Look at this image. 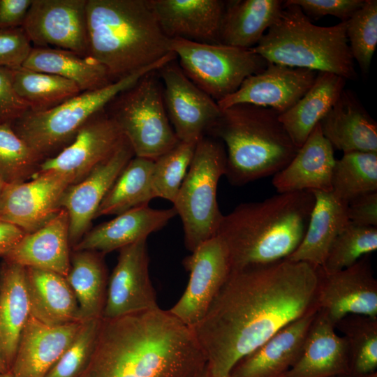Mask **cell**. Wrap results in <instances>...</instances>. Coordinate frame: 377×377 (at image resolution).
<instances>
[{"label": "cell", "mask_w": 377, "mask_h": 377, "mask_svg": "<svg viewBox=\"0 0 377 377\" xmlns=\"http://www.w3.org/2000/svg\"><path fill=\"white\" fill-rule=\"evenodd\" d=\"M318 267L283 260L231 270L192 330L210 377H228L235 365L282 328L317 310Z\"/></svg>", "instance_id": "cell-1"}, {"label": "cell", "mask_w": 377, "mask_h": 377, "mask_svg": "<svg viewBox=\"0 0 377 377\" xmlns=\"http://www.w3.org/2000/svg\"><path fill=\"white\" fill-rule=\"evenodd\" d=\"M206 368L192 329L159 307L101 318L94 352L80 377H193Z\"/></svg>", "instance_id": "cell-2"}, {"label": "cell", "mask_w": 377, "mask_h": 377, "mask_svg": "<svg viewBox=\"0 0 377 377\" xmlns=\"http://www.w3.org/2000/svg\"><path fill=\"white\" fill-rule=\"evenodd\" d=\"M314 202L310 190L278 193L223 215L216 235L226 247L231 270L286 259L304 236Z\"/></svg>", "instance_id": "cell-3"}, {"label": "cell", "mask_w": 377, "mask_h": 377, "mask_svg": "<svg viewBox=\"0 0 377 377\" xmlns=\"http://www.w3.org/2000/svg\"><path fill=\"white\" fill-rule=\"evenodd\" d=\"M86 13L89 56L113 82L172 52L148 0H87Z\"/></svg>", "instance_id": "cell-4"}, {"label": "cell", "mask_w": 377, "mask_h": 377, "mask_svg": "<svg viewBox=\"0 0 377 377\" xmlns=\"http://www.w3.org/2000/svg\"><path fill=\"white\" fill-rule=\"evenodd\" d=\"M207 135L226 145L229 182L242 186L274 175L295 157L297 147L279 120L266 107L237 104L221 110Z\"/></svg>", "instance_id": "cell-5"}, {"label": "cell", "mask_w": 377, "mask_h": 377, "mask_svg": "<svg viewBox=\"0 0 377 377\" xmlns=\"http://www.w3.org/2000/svg\"><path fill=\"white\" fill-rule=\"evenodd\" d=\"M251 49L268 63L331 73L346 80L357 77L346 21L315 25L295 5H283L276 21Z\"/></svg>", "instance_id": "cell-6"}, {"label": "cell", "mask_w": 377, "mask_h": 377, "mask_svg": "<svg viewBox=\"0 0 377 377\" xmlns=\"http://www.w3.org/2000/svg\"><path fill=\"white\" fill-rule=\"evenodd\" d=\"M175 59L170 52L158 62L93 91H82L62 103L43 111L28 110L12 122L14 131L44 159L68 145L78 131L119 93L145 74L157 71Z\"/></svg>", "instance_id": "cell-7"}, {"label": "cell", "mask_w": 377, "mask_h": 377, "mask_svg": "<svg viewBox=\"0 0 377 377\" xmlns=\"http://www.w3.org/2000/svg\"><path fill=\"white\" fill-rule=\"evenodd\" d=\"M226 151L221 141L205 135L196 143L172 203L182 220L185 246L191 252L216 235L223 216L217 202V187L226 175Z\"/></svg>", "instance_id": "cell-8"}, {"label": "cell", "mask_w": 377, "mask_h": 377, "mask_svg": "<svg viewBox=\"0 0 377 377\" xmlns=\"http://www.w3.org/2000/svg\"><path fill=\"white\" fill-rule=\"evenodd\" d=\"M157 71L145 74L105 108L135 156L152 161L179 142L166 112L163 84Z\"/></svg>", "instance_id": "cell-9"}, {"label": "cell", "mask_w": 377, "mask_h": 377, "mask_svg": "<svg viewBox=\"0 0 377 377\" xmlns=\"http://www.w3.org/2000/svg\"><path fill=\"white\" fill-rule=\"evenodd\" d=\"M170 47L186 77L216 102L233 94L246 77L268 64L251 48L182 38L170 39Z\"/></svg>", "instance_id": "cell-10"}, {"label": "cell", "mask_w": 377, "mask_h": 377, "mask_svg": "<svg viewBox=\"0 0 377 377\" xmlns=\"http://www.w3.org/2000/svg\"><path fill=\"white\" fill-rule=\"evenodd\" d=\"M183 265L189 272V280L168 311L192 329L206 314L228 279L231 265L226 247L216 235L198 246Z\"/></svg>", "instance_id": "cell-11"}, {"label": "cell", "mask_w": 377, "mask_h": 377, "mask_svg": "<svg viewBox=\"0 0 377 377\" xmlns=\"http://www.w3.org/2000/svg\"><path fill=\"white\" fill-rule=\"evenodd\" d=\"M176 59L157 71L163 84L164 104L179 142L196 144L207 135L222 110L216 101L186 77Z\"/></svg>", "instance_id": "cell-12"}, {"label": "cell", "mask_w": 377, "mask_h": 377, "mask_svg": "<svg viewBox=\"0 0 377 377\" xmlns=\"http://www.w3.org/2000/svg\"><path fill=\"white\" fill-rule=\"evenodd\" d=\"M87 0H32L22 24L31 43L89 56Z\"/></svg>", "instance_id": "cell-13"}, {"label": "cell", "mask_w": 377, "mask_h": 377, "mask_svg": "<svg viewBox=\"0 0 377 377\" xmlns=\"http://www.w3.org/2000/svg\"><path fill=\"white\" fill-rule=\"evenodd\" d=\"M318 274L317 310L334 325L351 314L377 317V281L369 255L332 273L318 267Z\"/></svg>", "instance_id": "cell-14"}, {"label": "cell", "mask_w": 377, "mask_h": 377, "mask_svg": "<svg viewBox=\"0 0 377 377\" xmlns=\"http://www.w3.org/2000/svg\"><path fill=\"white\" fill-rule=\"evenodd\" d=\"M119 251L117 265L108 281L103 319L159 308L149 276L147 239Z\"/></svg>", "instance_id": "cell-15"}, {"label": "cell", "mask_w": 377, "mask_h": 377, "mask_svg": "<svg viewBox=\"0 0 377 377\" xmlns=\"http://www.w3.org/2000/svg\"><path fill=\"white\" fill-rule=\"evenodd\" d=\"M72 184L66 175L37 172L29 181L6 184L2 195L0 220L15 225L25 234L44 226L62 209L60 198Z\"/></svg>", "instance_id": "cell-16"}, {"label": "cell", "mask_w": 377, "mask_h": 377, "mask_svg": "<svg viewBox=\"0 0 377 377\" xmlns=\"http://www.w3.org/2000/svg\"><path fill=\"white\" fill-rule=\"evenodd\" d=\"M125 139L104 108L84 124L68 145L56 155L44 159L38 172H59L75 184L108 158Z\"/></svg>", "instance_id": "cell-17"}, {"label": "cell", "mask_w": 377, "mask_h": 377, "mask_svg": "<svg viewBox=\"0 0 377 377\" xmlns=\"http://www.w3.org/2000/svg\"><path fill=\"white\" fill-rule=\"evenodd\" d=\"M135 156L126 139L105 160L97 165L84 179L70 184L59 202L68 215V238L71 249L89 230L91 221L114 181Z\"/></svg>", "instance_id": "cell-18"}, {"label": "cell", "mask_w": 377, "mask_h": 377, "mask_svg": "<svg viewBox=\"0 0 377 377\" xmlns=\"http://www.w3.org/2000/svg\"><path fill=\"white\" fill-rule=\"evenodd\" d=\"M317 71L268 63L260 72L246 77L233 94L217 101L224 110L237 104H250L285 112L313 84Z\"/></svg>", "instance_id": "cell-19"}, {"label": "cell", "mask_w": 377, "mask_h": 377, "mask_svg": "<svg viewBox=\"0 0 377 377\" xmlns=\"http://www.w3.org/2000/svg\"><path fill=\"white\" fill-rule=\"evenodd\" d=\"M163 33L170 39L219 44L226 1L148 0Z\"/></svg>", "instance_id": "cell-20"}, {"label": "cell", "mask_w": 377, "mask_h": 377, "mask_svg": "<svg viewBox=\"0 0 377 377\" xmlns=\"http://www.w3.org/2000/svg\"><path fill=\"white\" fill-rule=\"evenodd\" d=\"M317 312L318 310H313L282 328L260 347L241 359L228 377L283 376L300 356Z\"/></svg>", "instance_id": "cell-21"}, {"label": "cell", "mask_w": 377, "mask_h": 377, "mask_svg": "<svg viewBox=\"0 0 377 377\" xmlns=\"http://www.w3.org/2000/svg\"><path fill=\"white\" fill-rule=\"evenodd\" d=\"M81 324L49 326L30 315L10 371L15 377H44L71 343Z\"/></svg>", "instance_id": "cell-22"}, {"label": "cell", "mask_w": 377, "mask_h": 377, "mask_svg": "<svg viewBox=\"0 0 377 377\" xmlns=\"http://www.w3.org/2000/svg\"><path fill=\"white\" fill-rule=\"evenodd\" d=\"M177 215L172 207L157 209L149 205L138 207L102 223L89 230L72 248L102 254L119 250L147 237L161 228Z\"/></svg>", "instance_id": "cell-23"}, {"label": "cell", "mask_w": 377, "mask_h": 377, "mask_svg": "<svg viewBox=\"0 0 377 377\" xmlns=\"http://www.w3.org/2000/svg\"><path fill=\"white\" fill-rule=\"evenodd\" d=\"M350 376L346 339L323 314H317L309 328L300 356L281 377Z\"/></svg>", "instance_id": "cell-24"}, {"label": "cell", "mask_w": 377, "mask_h": 377, "mask_svg": "<svg viewBox=\"0 0 377 377\" xmlns=\"http://www.w3.org/2000/svg\"><path fill=\"white\" fill-rule=\"evenodd\" d=\"M68 215L62 209L44 226L22 238L2 258L24 267L51 271L66 276L71 266Z\"/></svg>", "instance_id": "cell-25"}, {"label": "cell", "mask_w": 377, "mask_h": 377, "mask_svg": "<svg viewBox=\"0 0 377 377\" xmlns=\"http://www.w3.org/2000/svg\"><path fill=\"white\" fill-rule=\"evenodd\" d=\"M335 161L334 148L318 123L293 160L274 175L272 184L278 193L331 191Z\"/></svg>", "instance_id": "cell-26"}, {"label": "cell", "mask_w": 377, "mask_h": 377, "mask_svg": "<svg viewBox=\"0 0 377 377\" xmlns=\"http://www.w3.org/2000/svg\"><path fill=\"white\" fill-rule=\"evenodd\" d=\"M319 124L333 148L343 154L377 153V124L350 90H343Z\"/></svg>", "instance_id": "cell-27"}, {"label": "cell", "mask_w": 377, "mask_h": 377, "mask_svg": "<svg viewBox=\"0 0 377 377\" xmlns=\"http://www.w3.org/2000/svg\"><path fill=\"white\" fill-rule=\"evenodd\" d=\"M30 315L26 267L3 260L0 265V354L9 370Z\"/></svg>", "instance_id": "cell-28"}, {"label": "cell", "mask_w": 377, "mask_h": 377, "mask_svg": "<svg viewBox=\"0 0 377 377\" xmlns=\"http://www.w3.org/2000/svg\"><path fill=\"white\" fill-rule=\"evenodd\" d=\"M315 202L304 236L286 260L321 267L333 241L348 223V205L331 191H312Z\"/></svg>", "instance_id": "cell-29"}, {"label": "cell", "mask_w": 377, "mask_h": 377, "mask_svg": "<svg viewBox=\"0 0 377 377\" xmlns=\"http://www.w3.org/2000/svg\"><path fill=\"white\" fill-rule=\"evenodd\" d=\"M30 313L49 326L82 322L77 299L65 276L26 267Z\"/></svg>", "instance_id": "cell-30"}, {"label": "cell", "mask_w": 377, "mask_h": 377, "mask_svg": "<svg viewBox=\"0 0 377 377\" xmlns=\"http://www.w3.org/2000/svg\"><path fill=\"white\" fill-rule=\"evenodd\" d=\"M283 8L281 0L226 1L220 43L246 49L254 47L276 21Z\"/></svg>", "instance_id": "cell-31"}, {"label": "cell", "mask_w": 377, "mask_h": 377, "mask_svg": "<svg viewBox=\"0 0 377 377\" xmlns=\"http://www.w3.org/2000/svg\"><path fill=\"white\" fill-rule=\"evenodd\" d=\"M346 80L339 75L318 72L305 94L279 120L294 145L300 148L315 126L326 115L345 89Z\"/></svg>", "instance_id": "cell-32"}, {"label": "cell", "mask_w": 377, "mask_h": 377, "mask_svg": "<svg viewBox=\"0 0 377 377\" xmlns=\"http://www.w3.org/2000/svg\"><path fill=\"white\" fill-rule=\"evenodd\" d=\"M22 67L56 75L76 84L81 91L114 82L106 68L90 56L54 47H33Z\"/></svg>", "instance_id": "cell-33"}, {"label": "cell", "mask_w": 377, "mask_h": 377, "mask_svg": "<svg viewBox=\"0 0 377 377\" xmlns=\"http://www.w3.org/2000/svg\"><path fill=\"white\" fill-rule=\"evenodd\" d=\"M103 254L89 250L72 251L66 279L78 303L82 322L102 318L108 274Z\"/></svg>", "instance_id": "cell-34"}, {"label": "cell", "mask_w": 377, "mask_h": 377, "mask_svg": "<svg viewBox=\"0 0 377 377\" xmlns=\"http://www.w3.org/2000/svg\"><path fill=\"white\" fill-rule=\"evenodd\" d=\"M154 161L134 156L119 175L101 203L96 217L118 215L149 205L155 198L151 184Z\"/></svg>", "instance_id": "cell-35"}, {"label": "cell", "mask_w": 377, "mask_h": 377, "mask_svg": "<svg viewBox=\"0 0 377 377\" xmlns=\"http://www.w3.org/2000/svg\"><path fill=\"white\" fill-rule=\"evenodd\" d=\"M13 85L17 95L35 112L49 110L82 92L72 81L24 67L13 69Z\"/></svg>", "instance_id": "cell-36"}, {"label": "cell", "mask_w": 377, "mask_h": 377, "mask_svg": "<svg viewBox=\"0 0 377 377\" xmlns=\"http://www.w3.org/2000/svg\"><path fill=\"white\" fill-rule=\"evenodd\" d=\"M331 187L334 196L347 205L362 195L377 191V153H344L335 161Z\"/></svg>", "instance_id": "cell-37"}, {"label": "cell", "mask_w": 377, "mask_h": 377, "mask_svg": "<svg viewBox=\"0 0 377 377\" xmlns=\"http://www.w3.org/2000/svg\"><path fill=\"white\" fill-rule=\"evenodd\" d=\"M334 327L348 347L350 376L359 377L376 371L377 317L348 315Z\"/></svg>", "instance_id": "cell-38"}, {"label": "cell", "mask_w": 377, "mask_h": 377, "mask_svg": "<svg viewBox=\"0 0 377 377\" xmlns=\"http://www.w3.org/2000/svg\"><path fill=\"white\" fill-rule=\"evenodd\" d=\"M43 160L17 135L11 123H0V177L6 184L32 178Z\"/></svg>", "instance_id": "cell-39"}, {"label": "cell", "mask_w": 377, "mask_h": 377, "mask_svg": "<svg viewBox=\"0 0 377 377\" xmlns=\"http://www.w3.org/2000/svg\"><path fill=\"white\" fill-rule=\"evenodd\" d=\"M376 249L377 228L359 226L349 221L333 241L320 268L325 273L338 272Z\"/></svg>", "instance_id": "cell-40"}, {"label": "cell", "mask_w": 377, "mask_h": 377, "mask_svg": "<svg viewBox=\"0 0 377 377\" xmlns=\"http://www.w3.org/2000/svg\"><path fill=\"white\" fill-rule=\"evenodd\" d=\"M195 145L179 142L154 161L151 184L156 198L174 202L192 161Z\"/></svg>", "instance_id": "cell-41"}, {"label": "cell", "mask_w": 377, "mask_h": 377, "mask_svg": "<svg viewBox=\"0 0 377 377\" xmlns=\"http://www.w3.org/2000/svg\"><path fill=\"white\" fill-rule=\"evenodd\" d=\"M346 36L353 59L362 75H367L377 45L376 0H364L346 21Z\"/></svg>", "instance_id": "cell-42"}, {"label": "cell", "mask_w": 377, "mask_h": 377, "mask_svg": "<svg viewBox=\"0 0 377 377\" xmlns=\"http://www.w3.org/2000/svg\"><path fill=\"white\" fill-rule=\"evenodd\" d=\"M102 318L82 322L75 337L44 377H80L95 347Z\"/></svg>", "instance_id": "cell-43"}, {"label": "cell", "mask_w": 377, "mask_h": 377, "mask_svg": "<svg viewBox=\"0 0 377 377\" xmlns=\"http://www.w3.org/2000/svg\"><path fill=\"white\" fill-rule=\"evenodd\" d=\"M31 43L22 27L0 30V68L22 67L33 48Z\"/></svg>", "instance_id": "cell-44"}, {"label": "cell", "mask_w": 377, "mask_h": 377, "mask_svg": "<svg viewBox=\"0 0 377 377\" xmlns=\"http://www.w3.org/2000/svg\"><path fill=\"white\" fill-rule=\"evenodd\" d=\"M364 0H287L283 5L298 6L308 17L320 18L332 15L347 21L364 3Z\"/></svg>", "instance_id": "cell-45"}, {"label": "cell", "mask_w": 377, "mask_h": 377, "mask_svg": "<svg viewBox=\"0 0 377 377\" xmlns=\"http://www.w3.org/2000/svg\"><path fill=\"white\" fill-rule=\"evenodd\" d=\"M29 110L15 93L13 69L0 68V123H11Z\"/></svg>", "instance_id": "cell-46"}, {"label": "cell", "mask_w": 377, "mask_h": 377, "mask_svg": "<svg viewBox=\"0 0 377 377\" xmlns=\"http://www.w3.org/2000/svg\"><path fill=\"white\" fill-rule=\"evenodd\" d=\"M347 213L351 223L377 228V191L362 195L350 201Z\"/></svg>", "instance_id": "cell-47"}, {"label": "cell", "mask_w": 377, "mask_h": 377, "mask_svg": "<svg viewBox=\"0 0 377 377\" xmlns=\"http://www.w3.org/2000/svg\"><path fill=\"white\" fill-rule=\"evenodd\" d=\"M32 0H0V30L22 26Z\"/></svg>", "instance_id": "cell-48"}, {"label": "cell", "mask_w": 377, "mask_h": 377, "mask_svg": "<svg viewBox=\"0 0 377 377\" xmlns=\"http://www.w3.org/2000/svg\"><path fill=\"white\" fill-rule=\"evenodd\" d=\"M24 235L18 227L0 220V256L8 252Z\"/></svg>", "instance_id": "cell-49"}, {"label": "cell", "mask_w": 377, "mask_h": 377, "mask_svg": "<svg viewBox=\"0 0 377 377\" xmlns=\"http://www.w3.org/2000/svg\"><path fill=\"white\" fill-rule=\"evenodd\" d=\"M9 371V369L0 354V373Z\"/></svg>", "instance_id": "cell-50"}, {"label": "cell", "mask_w": 377, "mask_h": 377, "mask_svg": "<svg viewBox=\"0 0 377 377\" xmlns=\"http://www.w3.org/2000/svg\"><path fill=\"white\" fill-rule=\"evenodd\" d=\"M6 185V183L0 177V207H1L2 195H3V190L5 188Z\"/></svg>", "instance_id": "cell-51"}, {"label": "cell", "mask_w": 377, "mask_h": 377, "mask_svg": "<svg viewBox=\"0 0 377 377\" xmlns=\"http://www.w3.org/2000/svg\"><path fill=\"white\" fill-rule=\"evenodd\" d=\"M193 377H210L208 369H207V367L204 371H202V372H200V374H197L196 376Z\"/></svg>", "instance_id": "cell-52"}, {"label": "cell", "mask_w": 377, "mask_h": 377, "mask_svg": "<svg viewBox=\"0 0 377 377\" xmlns=\"http://www.w3.org/2000/svg\"><path fill=\"white\" fill-rule=\"evenodd\" d=\"M0 377H15L13 373L9 370L6 372L0 373Z\"/></svg>", "instance_id": "cell-53"}, {"label": "cell", "mask_w": 377, "mask_h": 377, "mask_svg": "<svg viewBox=\"0 0 377 377\" xmlns=\"http://www.w3.org/2000/svg\"><path fill=\"white\" fill-rule=\"evenodd\" d=\"M359 377H377V372L375 371V372H373L371 374H369L364 375V376H359Z\"/></svg>", "instance_id": "cell-54"}, {"label": "cell", "mask_w": 377, "mask_h": 377, "mask_svg": "<svg viewBox=\"0 0 377 377\" xmlns=\"http://www.w3.org/2000/svg\"><path fill=\"white\" fill-rule=\"evenodd\" d=\"M334 377H352L351 376H334Z\"/></svg>", "instance_id": "cell-55"}]
</instances>
